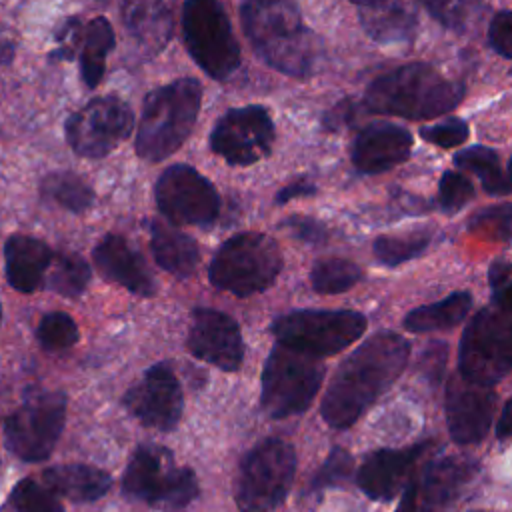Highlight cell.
<instances>
[{
	"label": "cell",
	"instance_id": "1",
	"mask_svg": "<svg viewBox=\"0 0 512 512\" xmlns=\"http://www.w3.org/2000/svg\"><path fill=\"white\" fill-rule=\"evenodd\" d=\"M410 358V344L392 330H378L336 370L320 406L324 422L336 430L352 426L396 378Z\"/></svg>",
	"mask_w": 512,
	"mask_h": 512
},
{
	"label": "cell",
	"instance_id": "2",
	"mask_svg": "<svg viewBox=\"0 0 512 512\" xmlns=\"http://www.w3.org/2000/svg\"><path fill=\"white\" fill-rule=\"evenodd\" d=\"M240 20L254 52L274 70L292 78H310L322 62V42L304 24L302 12L288 0H250Z\"/></svg>",
	"mask_w": 512,
	"mask_h": 512
},
{
	"label": "cell",
	"instance_id": "3",
	"mask_svg": "<svg viewBox=\"0 0 512 512\" xmlns=\"http://www.w3.org/2000/svg\"><path fill=\"white\" fill-rule=\"evenodd\" d=\"M464 84L424 62L404 64L378 76L362 98L370 114L428 120L454 110L464 100Z\"/></svg>",
	"mask_w": 512,
	"mask_h": 512
},
{
	"label": "cell",
	"instance_id": "4",
	"mask_svg": "<svg viewBox=\"0 0 512 512\" xmlns=\"http://www.w3.org/2000/svg\"><path fill=\"white\" fill-rule=\"evenodd\" d=\"M202 100V86L194 78H178L146 94L136 134V154L160 162L174 154L190 136Z\"/></svg>",
	"mask_w": 512,
	"mask_h": 512
},
{
	"label": "cell",
	"instance_id": "5",
	"mask_svg": "<svg viewBox=\"0 0 512 512\" xmlns=\"http://www.w3.org/2000/svg\"><path fill=\"white\" fill-rule=\"evenodd\" d=\"M284 266L278 244L262 232H240L230 236L214 254L210 282L238 298L270 288Z\"/></svg>",
	"mask_w": 512,
	"mask_h": 512
},
{
	"label": "cell",
	"instance_id": "6",
	"mask_svg": "<svg viewBox=\"0 0 512 512\" xmlns=\"http://www.w3.org/2000/svg\"><path fill=\"white\" fill-rule=\"evenodd\" d=\"M122 490L128 498L146 502L162 512H182L198 496V480L194 470L174 464L168 448L142 444L126 466Z\"/></svg>",
	"mask_w": 512,
	"mask_h": 512
},
{
	"label": "cell",
	"instance_id": "7",
	"mask_svg": "<svg viewBox=\"0 0 512 512\" xmlns=\"http://www.w3.org/2000/svg\"><path fill=\"white\" fill-rule=\"evenodd\" d=\"M296 452L280 438L256 444L240 462L234 498L240 512H272L278 508L294 480Z\"/></svg>",
	"mask_w": 512,
	"mask_h": 512
},
{
	"label": "cell",
	"instance_id": "8",
	"mask_svg": "<svg viewBox=\"0 0 512 512\" xmlns=\"http://www.w3.org/2000/svg\"><path fill=\"white\" fill-rule=\"evenodd\" d=\"M324 380L322 360L276 344L262 368L260 402L270 418L302 414L314 402Z\"/></svg>",
	"mask_w": 512,
	"mask_h": 512
},
{
	"label": "cell",
	"instance_id": "9",
	"mask_svg": "<svg viewBox=\"0 0 512 512\" xmlns=\"http://www.w3.org/2000/svg\"><path fill=\"white\" fill-rule=\"evenodd\" d=\"M510 310L484 306L464 328L458 354V374L470 382L498 384L512 366Z\"/></svg>",
	"mask_w": 512,
	"mask_h": 512
},
{
	"label": "cell",
	"instance_id": "10",
	"mask_svg": "<svg viewBox=\"0 0 512 512\" xmlns=\"http://www.w3.org/2000/svg\"><path fill=\"white\" fill-rule=\"evenodd\" d=\"M182 34L188 54L210 78L222 82L238 70L240 44L220 2L188 0L182 6Z\"/></svg>",
	"mask_w": 512,
	"mask_h": 512
},
{
	"label": "cell",
	"instance_id": "11",
	"mask_svg": "<svg viewBox=\"0 0 512 512\" xmlns=\"http://www.w3.org/2000/svg\"><path fill=\"white\" fill-rule=\"evenodd\" d=\"M270 330L278 344L320 360L356 342L366 330V316L356 310H292Z\"/></svg>",
	"mask_w": 512,
	"mask_h": 512
},
{
	"label": "cell",
	"instance_id": "12",
	"mask_svg": "<svg viewBox=\"0 0 512 512\" xmlns=\"http://www.w3.org/2000/svg\"><path fill=\"white\" fill-rule=\"evenodd\" d=\"M66 394L30 390L22 406L6 420V446L24 462L46 460L64 428Z\"/></svg>",
	"mask_w": 512,
	"mask_h": 512
},
{
	"label": "cell",
	"instance_id": "13",
	"mask_svg": "<svg viewBox=\"0 0 512 512\" xmlns=\"http://www.w3.org/2000/svg\"><path fill=\"white\" fill-rule=\"evenodd\" d=\"M134 126L130 106L114 94L98 96L86 102L66 120V140L70 148L84 158L98 160L108 156Z\"/></svg>",
	"mask_w": 512,
	"mask_h": 512
},
{
	"label": "cell",
	"instance_id": "14",
	"mask_svg": "<svg viewBox=\"0 0 512 512\" xmlns=\"http://www.w3.org/2000/svg\"><path fill=\"white\" fill-rule=\"evenodd\" d=\"M158 210L176 226L208 228L220 214L214 184L188 164L168 166L154 186Z\"/></svg>",
	"mask_w": 512,
	"mask_h": 512
},
{
	"label": "cell",
	"instance_id": "15",
	"mask_svg": "<svg viewBox=\"0 0 512 512\" xmlns=\"http://www.w3.org/2000/svg\"><path fill=\"white\" fill-rule=\"evenodd\" d=\"M210 150L230 166H250L266 158L274 144V122L264 106L230 108L210 132Z\"/></svg>",
	"mask_w": 512,
	"mask_h": 512
},
{
	"label": "cell",
	"instance_id": "16",
	"mask_svg": "<svg viewBox=\"0 0 512 512\" xmlns=\"http://www.w3.org/2000/svg\"><path fill=\"white\" fill-rule=\"evenodd\" d=\"M124 406L140 424L170 432L182 416V386L168 364H154L124 394Z\"/></svg>",
	"mask_w": 512,
	"mask_h": 512
},
{
	"label": "cell",
	"instance_id": "17",
	"mask_svg": "<svg viewBox=\"0 0 512 512\" xmlns=\"http://www.w3.org/2000/svg\"><path fill=\"white\" fill-rule=\"evenodd\" d=\"M192 356L226 372H236L244 360V340L236 320L214 308H194L188 330Z\"/></svg>",
	"mask_w": 512,
	"mask_h": 512
},
{
	"label": "cell",
	"instance_id": "18",
	"mask_svg": "<svg viewBox=\"0 0 512 512\" xmlns=\"http://www.w3.org/2000/svg\"><path fill=\"white\" fill-rule=\"evenodd\" d=\"M496 406V392L490 386H482L452 376L446 388V424L450 438L456 444H476L484 440L490 430Z\"/></svg>",
	"mask_w": 512,
	"mask_h": 512
},
{
	"label": "cell",
	"instance_id": "19",
	"mask_svg": "<svg viewBox=\"0 0 512 512\" xmlns=\"http://www.w3.org/2000/svg\"><path fill=\"white\" fill-rule=\"evenodd\" d=\"M480 472V464L466 456H440L424 466L418 496L422 512H456L464 492Z\"/></svg>",
	"mask_w": 512,
	"mask_h": 512
},
{
	"label": "cell",
	"instance_id": "20",
	"mask_svg": "<svg viewBox=\"0 0 512 512\" xmlns=\"http://www.w3.org/2000/svg\"><path fill=\"white\" fill-rule=\"evenodd\" d=\"M432 442H420L408 448H382L372 452L356 474L360 490L372 500H392L414 476L418 458L428 452Z\"/></svg>",
	"mask_w": 512,
	"mask_h": 512
},
{
	"label": "cell",
	"instance_id": "21",
	"mask_svg": "<svg viewBox=\"0 0 512 512\" xmlns=\"http://www.w3.org/2000/svg\"><path fill=\"white\" fill-rule=\"evenodd\" d=\"M412 134L392 122L364 126L352 144L350 158L358 172L380 174L404 164L412 152Z\"/></svg>",
	"mask_w": 512,
	"mask_h": 512
},
{
	"label": "cell",
	"instance_id": "22",
	"mask_svg": "<svg viewBox=\"0 0 512 512\" xmlns=\"http://www.w3.org/2000/svg\"><path fill=\"white\" fill-rule=\"evenodd\" d=\"M96 268L104 278L130 290L132 294L150 298L156 294V280L142 256L118 234L104 236L92 250Z\"/></svg>",
	"mask_w": 512,
	"mask_h": 512
},
{
	"label": "cell",
	"instance_id": "23",
	"mask_svg": "<svg viewBox=\"0 0 512 512\" xmlns=\"http://www.w3.org/2000/svg\"><path fill=\"white\" fill-rule=\"evenodd\" d=\"M6 278L18 292H34L42 286L44 274L54 260L52 248L34 236L14 234L4 244Z\"/></svg>",
	"mask_w": 512,
	"mask_h": 512
},
{
	"label": "cell",
	"instance_id": "24",
	"mask_svg": "<svg viewBox=\"0 0 512 512\" xmlns=\"http://www.w3.org/2000/svg\"><path fill=\"white\" fill-rule=\"evenodd\" d=\"M358 18L364 32L378 44L410 42L418 30V12L406 2L358 4Z\"/></svg>",
	"mask_w": 512,
	"mask_h": 512
},
{
	"label": "cell",
	"instance_id": "25",
	"mask_svg": "<svg viewBox=\"0 0 512 512\" xmlns=\"http://www.w3.org/2000/svg\"><path fill=\"white\" fill-rule=\"evenodd\" d=\"M122 20L146 56L158 54L172 36V10L164 2H128L122 6Z\"/></svg>",
	"mask_w": 512,
	"mask_h": 512
},
{
	"label": "cell",
	"instance_id": "26",
	"mask_svg": "<svg viewBox=\"0 0 512 512\" xmlns=\"http://www.w3.org/2000/svg\"><path fill=\"white\" fill-rule=\"evenodd\" d=\"M44 488L72 502H94L102 498L112 484L108 472L88 464H60L44 470Z\"/></svg>",
	"mask_w": 512,
	"mask_h": 512
},
{
	"label": "cell",
	"instance_id": "27",
	"mask_svg": "<svg viewBox=\"0 0 512 512\" xmlns=\"http://www.w3.org/2000/svg\"><path fill=\"white\" fill-rule=\"evenodd\" d=\"M150 250L160 268L180 278L190 276L200 260L196 240L160 220L150 222Z\"/></svg>",
	"mask_w": 512,
	"mask_h": 512
},
{
	"label": "cell",
	"instance_id": "28",
	"mask_svg": "<svg viewBox=\"0 0 512 512\" xmlns=\"http://www.w3.org/2000/svg\"><path fill=\"white\" fill-rule=\"evenodd\" d=\"M470 308H472L470 292L458 290L434 304H426L408 312L404 318V328L416 334L448 330L464 322Z\"/></svg>",
	"mask_w": 512,
	"mask_h": 512
},
{
	"label": "cell",
	"instance_id": "29",
	"mask_svg": "<svg viewBox=\"0 0 512 512\" xmlns=\"http://www.w3.org/2000/svg\"><path fill=\"white\" fill-rule=\"evenodd\" d=\"M82 52H80V74L88 88H96L104 76L106 56L114 48V30L108 18L96 16L84 28Z\"/></svg>",
	"mask_w": 512,
	"mask_h": 512
},
{
	"label": "cell",
	"instance_id": "30",
	"mask_svg": "<svg viewBox=\"0 0 512 512\" xmlns=\"http://www.w3.org/2000/svg\"><path fill=\"white\" fill-rule=\"evenodd\" d=\"M454 164L464 170L472 172L480 178V184L486 194L490 196H506L510 192L508 174L500 162L496 150L488 146H468L454 154Z\"/></svg>",
	"mask_w": 512,
	"mask_h": 512
},
{
	"label": "cell",
	"instance_id": "31",
	"mask_svg": "<svg viewBox=\"0 0 512 512\" xmlns=\"http://www.w3.org/2000/svg\"><path fill=\"white\" fill-rule=\"evenodd\" d=\"M40 194L46 200L76 214L88 210L94 202L92 188L82 176L74 172H50L40 182Z\"/></svg>",
	"mask_w": 512,
	"mask_h": 512
},
{
	"label": "cell",
	"instance_id": "32",
	"mask_svg": "<svg viewBox=\"0 0 512 512\" xmlns=\"http://www.w3.org/2000/svg\"><path fill=\"white\" fill-rule=\"evenodd\" d=\"M432 238L434 232L428 228L410 230L402 234H384L374 240L372 252L380 264L394 268L424 254L432 244Z\"/></svg>",
	"mask_w": 512,
	"mask_h": 512
},
{
	"label": "cell",
	"instance_id": "33",
	"mask_svg": "<svg viewBox=\"0 0 512 512\" xmlns=\"http://www.w3.org/2000/svg\"><path fill=\"white\" fill-rule=\"evenodd\" d=\"M364 272L346 258H322L310 270V284L318 294H340L362 282Z\"/></svg>",
	"mask_w": 512,
	"mask_h": 512
},
{
	"label": "cell",
	"instance_id": "34",
	"mask_svg": "<svg viewBox=\"0 0 512 512\" xmlns=\"http://www.w3.org/2000/svg\"><path fill=\"white\" fill-rule=\"evenodd\" d=\"M52 262H54V268L48 276V286L66 298L80 296L86 290L92 276L86 260L78 254L64 252V254H58L56 260Z\"/></svg>",
	"mask_w": 512,
	"mask_h": 512
},
{
	"label": "cell",
	"instance_id": "35",
	"mask_svg": "<svg viewBox=\"0 0 512 512\" xmlns=\"http://www.w3.org/2000/svg\"><path fill=\"white\" fill-rule=\"evenodd\" d=\"M36 336L44 350L58 352V350H66L78 342V326L70 314L50 312V314L42 316Z\"/></svg>",
	"mask_w": 512,
	"mask_h": 512
},
{
	"label": "cell",
	"instance_id": "36",
	"mask_svg": "<svg viewBox=\"0 0 512 512\" xmlns=\"http://www.w3.org/2000/svg\"><path fill=\"white\" fill-rule=\"evenodd\" d=\"M10 500L16 512H64L54 494L30 478L14 486Z\"/></svg>",
	"mask_w": 512,
	"mask_h": 512
},
{
	"label": "cell",
	"instance_id": "37",
	"mask_svg": "<svg viewBox=\"0 0 512 512\" xmlns=\"http://www.w3.org/2000/svg\"><path fill=\"white\" fill-rule=\"evenodd\" d=\"M474 186L462 172H444L438 184V204L444 214L460 212L474 198Z\"/></svg>",
	"mask_w": 512,
	"mask_h": 512
},
{
	"label": "cell",
	"instance_id": "38",
	"mask_svg": "<svg viewBox=\"0 0 512 512\" xmlns=\"http://www.w3.org/2000/svg\"><path fill=\"white\" fill-rule=\"evenodd\" d=\"M470 230L506 242L510 238V204L486 206L470 218Z\"/></svg>",
	"mask_w": 512,
	"mask_h": 512
},
{
	"label": "cell",
	"instance_id": "39",
	"mask_svg": "<svg viewBox=\"0 0 512 512\" xmlns=\"http://www.w3.org/2000/svg\"><path fill=\"white\" fill-rule=\"evenodd\" d=\"M470 130H468V122L456 116H450L446 120H440L436 124H428L420 128V138L436 144L440 148H454L460 146L468 140Z\"/></svg>",
	"mask_w": 512,
	"mask_h": 512
},
{
	"label": "cell",
	"instance_id": "40",
	"mask_svg": "<svg viewBox=\"0 0 512 512\" xmlns=\"http://www.w3.org/2000/svg\"><path fill=\"white\" fill-rule=\"evenodd\" d=\"M350 472H352V456L342 448H334L324 460V464L320 466V470L316 472V476L312 478L310 488L322 490V488L340 484L350 476Z\"/></svg>",
	"mask_w": 512,
	"mask_h": 512
},
{
	"label": "cell",
	"instance_id": "41",
	"mask_svg": "<svg viewBox=\"0 0 512 512\" xmlns=\"http://www.w3.org/2000/svg\"><path fill=\"white\" fill-rule=\"evenodd\" d=\"M488 42L504 60L512 58V12L500 10L492 16L488 26Z\"/></svg>",
	"mask_w": 512,
	"mask_h": 512
},
{
	"label": "cell",
	"instance_id": "42",
	"mask_svg": "<svg viewBox=\"0 0 512 512\" xmlns=\"http://www.w3.org/2000/svg\"><path fill=\"white\" fill-rule=\"evenodd\" d=\"M510 262L496 258L488 268V282L492 288V302L498 308L510 310Z\"/></svg>",
	"mask_w": 512,
	"mask_h": 512
},
{
	"label": "cell",
	"instance_id": "43",
	"mask_svg": "<svg viewBox=\"0 0 512 512\" xmlns=\"http://www.w3.org/2000/svg\"><path fill=\"white\" fill-rule=\"evenodd\" d=\"M80 36H82V20L78 16H72V18L64 20L62 26L56 32L58 48L52 54V58H56V60H70L74 56L76 46L80 44Z\"/></svg>",
	"mask_w": 512,
	"mask_h": 512
},
{
	"label": "cell",
	"instance_id": "44",
	"mask_svg": "<svg viewBox=\"0 0 512 512\" xmlns=\"http://www.w3.org/2000/svg\"><path fill=\"white\" fill-rule=\"evenodd\" d=\"M426 10L444 26L450 30H462L466 26V4L456 2H432L424 4Z\"/></svg>",
	"mask_w": 512,
	"mask_h": 512
},
{
	"label": "cell",
	"instance_id": "45",
	"mask_svg": "<svg viewBox=\"0 0 512 512\" xmlns=\"http://www.w3.org/2000/svg\"><path fill=\"white\" fill-rule=\"evenodd\" d=\"M290 234L302 242H324L326 240V226L308 216H292L282 222Z\"/></svg>",
	"mask_w": 512,
	"mask_h": 512
},
{
	"label": "cell",
	"instance_id": "46",
	"mask_svg": "<svg viewBox=\"0 0 512 512\" xmlns=\"http://www.w3.org/2000/svg\"><path fill=\"white\" fill-rule=\"evenodd\" d=\"M446 352H448V348H446V344L444 342H432V344H428L426 348H424V354H422V372L430 378V380H434V382H438L440 380V376H442V372H444V366H446Z\"/></svg>",
	"mask_w": 512,
	"mask_h": 512
},
{
	"label": "cell",
	"instance_id": "47",
	"mask_svg": "<svg viewBox=\"0 0 512 512\" xmlns=\"http://www.w3.org/2000/svg\"><path fill=\"white\" fill-rule=\"evenodd\" d=\"M316 194V186L308 180H296L288 186H284L278 194H276V204H286L288 200H294V198H302V196H314Z\"/></svg>",
	"mask_w": 512,
	"mask_h": 512
},
{
	"label": "cell",
	"instance_id": "48",
	"mask_svg": "<svg viewBox=\"0 0 512 512\" xmlns=\"http://www.w3.org/2000/svg\"><path fill=\"white\" fill-rule=\"evenodd\" d=\"M416 506H418V480H416V476H412L402 492V500H400V506L396 508V512H416L418 510Z\"/></svg>",
	"mask_w": 512,
	"mask_h": 512
},
{
	"label": "cell",
	"instance_id": "49",
	"mask_svg": "<svg viewBox=\"0 0 512 512\" xmlns=\"http://www.w3.org/2000/svg\"><path fill=\"white\" fill-rule=\"evenodd\" d=\"M510 432H512V426H510V400H506L504 406H502V412L498 416V422H496V438L504 442L510 436Z\"/></svg>",
	"mask_w": 512,
	"mask_h": 512
},
{
	"label": "cell",
	"instance_id": "50",
	"mask_svg": "<svg viewBox=\"0 0 512 512\" xmlns=\"http://www.w3.org/2000/svg\"><path fill=\"white\" fill-rule=\"evenodd\" d=\"M14 58V44L8 40H0V66L10 64Z\"/></svg>",
	"mask_w": 512,
	"mask_h": 512
},
{
	"label": "cell",
	"instance_id": "51",
	"mask_svg": "<svg viewBox=\"0 0 512 512\" xmlns=\"http://www.w3.org/2000/svg\"><path fill=\"white\" fill-rule=\"evenodd\" d=\"M0 322H2V306H0Z\"/></svg>",
	"mask_w": 512,
	"mask_h": 512
}]
</instances>
